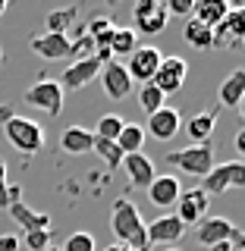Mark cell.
Wrapping results in <instances>:
<instances>
[{
  "instance_id": "cell-1",
  "label": "cell",
  "mask_w": 245,
  "mask_h": 251,
  "mask_svg": "<svg viewBox=\"0 0 245 251\" xmlns=\"http://www.w3.org/2000/svg\"><path fill=\"white\" fill-rule=\"evenodd\" d=\"M110 232L116 235V245L129 251H151L145 239V220L138 217V207L129 198L113 201V214H110Z\"/></svg>"
},
{
  "instance_id": "cell-2",
  "label": "cell",
  "mask_w": 245,
  "mask_h": 251,
  "mask_svg": "<svg viewBox=\"0 0 245 251\" xmlns=\"http://www.w3.org/2000/svg\"><path fill=\"white\" fill-rule=\"evenodd\" d=\"M3 132H6V141L22 154H38L44 151V126L28 120V116H10L3 123Z\"/></svg>"
},
{
  "instance_id": "cell-3",
  "label": "cell",
  "mask_w": 245,
  "mask_h": 251,
  "mask_svg": "<svg viewBox=\"0 0 245 251\" xmlns=\"http://www.w3.org/2000/svg\"><path fill=\"white\" fill-rule=\"evenodd\" d=\"M167 163L176 170H183L186 176L204 179L214 170V148L211 145H186L179 151H167Z\"/></svg>"
},
{
  "instance_id": "cell-4",
  "label": "cell",
  "mask_w": 245,
  "mask_h": 251,
  "mask_svg": "<svg viewBox=\"0 0 245 251\" xmlns=\"http://www.w3.org/2000/svg\"><path fill=\"white\" fill-rule=\"evenodd\" d=\"M22 100H26L31 110L44 113V116H60V110H63V85L54 82V78H41V82H35L31 88H26Z\"/></svg>"
},
{
  "instance_id": "cell-5",
  "label": "cell",
  "mask_w": 245,
  "mask_h": 251,
  "mask_svg": "<svg viewBox=\"0 0 245 251\" xmlns=\"http://www.w3.org/2000/svg\"><path fill=\"white\" fill-rule=\"evenodd\" d=\"M195 239L201 242L204 248H211V245H217V242H233V245H245V235L242 229L233 223V220H226V217H204L198 226H195Z\"/></svg>"
},
{
  "instance_id": "cell-6",
  "label": "cell",
  "mask_w": 245,
  "mask_h": 251,
  "mask_svg": "<svg viewBox=\"0 0 245 251\" xmlns=\"http://www.w3.org/2000/svg\"><path fill=\"white\" fill-rule=\"evenodd\" d=\"M245 185V163L242 160H230V163H214V170L201 179V192L208 195H223L230 188H242Z\"/></svg>"
},
{
  "instance_id": "cell-7",
  "label": "cell",
  "mask_w": 245,
  "mask_h": 251,
  "mask_svg": "<svg viewBox=\"0 0 245 251\" xmlns=\"http://www.w3.org/2000/svg\"><path fill=\"white\" fill-rule=\"evenodd\" d=\"M186 75H189V63L183 57H161V66H157L151 85L163 98H170V94H176L186 85Z\"/></svg>"
},
{
  "instance_id": "cell-8",
  "label": "cell",
  "mask_w": 245,
  "mask_h": 251,
  "mask_svg": "<svg viewBox=\"0 0 245 251\" xmlns=\"http://www.w3.org/2000/svg\"><path fill=\"white\" fill-rule=\"evenodd\" d=\"M176 217L183 226H198L204 217H208V207H211V198L201 192V188H189V192H179V198H176Z\"/></svg>"
},
{
  "instance_id": "cell-9",
  "label": "cell",
  "mask_w": 245,
  "mask_h": 251,
  "mask_svg": "<svg viewBox=\"0 0 245 251\" xmlns=\"http://www.w3.org/2000/svg\"><path fill=\"white\" fill-rule=\"evenodd\" d=\"M132 19H136V28L141 35H161V31L167 28L170 16H167L163 0H141V3H136V10H132Z\"/></svg>"
},
{
  "instance_id": "cell-10",
  "label": "cell",
  "mask_w": 245,
  "mask_h": 251,
  "mask_svg": "<svg viewBox=\"0 0 245 251\" xmlns=\"http://www.w3.org/2000/svg\"><path fill=\"white\" fill-rule=\"evenodd\" d=\"M157 66H161V50H157L154 44H145V47H136V50L129 53V63H126V73H129L132 85L141 82L148 85L157 73Z\"/></svg>"
},
{
  "instance_id": "cell-11",
  "label": "cell",
  "mask_w": 245,
  "mask_h": 251,
  "mask_svg": "<svg viewBox=\"0 0 245 251\" xmlns=\"http://www.w3.org/2000/svg\"><path fill=\"white\" fill-rule=\"evenodd\" d=\"M245 41V10L230 6V13L214 25V47H239Z\"/></svg>"
},
{
  "instance_id": "cell-12",
  "label": "cell",
  "mask_w": 245,
  "mask_h": 251,
  "mask_svg": "<svg viewBox=\"0 0 245 251\" xmlns=\"http://www.w3.org/2000/svg\"><path fill=\"white\" fill-rule=\"evenodd\" d=\"M101 88H104V94L110 100H126L132 94V78L129 73H126V66L120 60H110L101 66Z\"/></svg>"
},
{
  "instance_id": "cell-13",
  "label": "cell",
  "mask_w": 245,
  "mask_h": 251,
  "mask_svg": "<svg viewBox=\"0 0 245 251\" xmlns=\"http://www.w3.org/2000/svg\"><path fill=\"white\" fill-rule=\"evenodd\" d=\"M186 235V226L179 223L173 214H163V217H157L151 220V223H145V239H148V245H170V248H176V242Z\"/></svg>"
},
{
  "instance_id": "cell-14",
  "label": "cell",
  "mask_w": 245,
  "mask_h": 251,
  "mask_svg": "<svg viewBox=\"0 0 245 251\" xmlns=\"http://www.w3.org/2000/svg\"><path fill=\"white\" fill-rule=\"evenodd\" d=\"M101 63L98 57H85V60H76V63H69L66 66V73H63V88H69V91H76V88H85V85H91L94 78L101 75Z\"/></svg>"
},
{
  "instance_id": "cell-15",
  "label": "cell",
  "mask_w": 245,
  "mask_h": 251,
  "mask_svg": "<svg viewBox=\"0 0 245 251\" xmlns=\"http://www.w3.org/2000/svg\"><path fill=\"white\" fill-rule=\"evenodd\" d=\"M31 53H38L44 60H69L73 57V44H69V35L44 31V35L31 38Z\"/></svg>"
},
{
  "instance_id": "cell-16",
  "label": "cell",
  "mask_w": 245,
  "mask_h": 251,
  "mask_svg": "<svg viewBox=\"0 0 245 251\" xmlns=\"http://www.w3.org/2000/svg\"><path fill=\"white\" fill-rule=\"evenodd\" d=\"M148 135L157 138V141H170L176 135L179 129H183V120H179V110L176 107H161L157 113L148 116Z\"/></svg>"
},
{
  "instance_id": "cell-17",
  "label": "cell",
  "mask_w": 245,
  "mask_h": 251,
  "mask_svg": "<svg viewBox=\"0 0 245 251\" xmlns=\"http://www.w3.org/2000/svg\"><path fill=\"white\" fill-rule=\"evenodd\" d=\"M179 192H183V185H179V176H173V173H167V176H154V182L148 185V201L154 204V207L167 210L176 204Z\"/></svg>"
},
{
  "instance_id": "cell-18",
  "label": "cell",
  "mask_w": 245,
  "mask_h": 251,
  "mask_svg": "<svg viewBox=\"0 0 245 251\" xmlns=\"http://www.w3.org/2000/svg\"><path fill=\"white\" fill-rule=\"evenodd\" d=\"M120 167L126 170V176H129V182L136 185V188H148V185L154 182V176H157L151 157H145L141 151H138V154H126Z\"/></svg>"
},
{
  "instance_id": "cell-19",
  "label": "cell",
  "mask_w": 245,
  "mask_h": 251,
  "mask_svg": "<svg viewBox=\"0 0 245 251\" xmlns=\"http://www.w3.org/2000/svg\"><path fill=\"white\" fill-rule=\"evenodd\" d=\"M217 100L223 107H230V110H239L242 107V100H245V69H233V73L220 82Z\"/></svg>"
},
{
  "instance_id": "cell-20",
  "label": "cell",
  "mask_w": 245,
  "mask_h": 251,
  "mask_svg": "<svg viewBox=\"0 0 245 251\" xmlns=\"http://www.w3.org/2000/svg\"><path fill=\"white\" fill-rule=\"evenodd\" d=\"M6 214H10L26 232H35V229H47V232H51V217H47V214H38V210H31L26 201H10Z\"/></svg>"
},
{
  "instance_id": "cell-21",
  "label": "cell",
  "mask_w": 245,
  "mask_h": 251,
  "mask_svg": "<svg viewBox=\"0 0 245 251\" xmlns=\"http://www.w3.org/2000/svg\"><path fill=\"white\" fill-rule=\"evenodd\" d=\"M91 145H94V135L88 129H82V126H69V129H63V135H60V151L73 154V157L91 154Z\"/></svg>"
},
{
  "instance_id": "cell-22",
  "label": "cell",
  "mask_w": 245,
  "mask_h": 251,
  "mask_svg": "<svg viewBox=\"0 0 245 251\" xmlns=\"http://www.w3.org/2000/svg\"><path fill=\"white\" fill-rule=\"evenodd\" d=\"M214 126H217V113H214V110L195 113L192 120L186 123V132H189V138H192V145H208L211 135H214Z\"/></svg>"
},
{
  "instance_id": "cell-23",
  "label": "cell",
  "mask_w": 245,
  "mask_h": 251,
  "mask_svg": "<svg viewBox=\"0 0 245 251\" xmlns=\"http://www.w3.org/2000/svg\"><path fill=\"white\" fill-rule=\"evenodd\" d=\"M226 13H230V3H226V0H198V3H192V19L204 22L208 28H214Z\"/></svg>"
},
{
  "instance_id": "cell-24",
  "label": "cell",
  "mask_w": 245,
  "mask_h": 251,
  "mask_svg": "<svg viewBox=\"0 0 245 251\" xmlns=\"http://www.w3.org/2000/svg\"><path fill=\"white\" fill-rule=\"evenodd\" d=\"M183 38H186V44L195 47V50H211V47H214V28H208L204 22L192 19V16H189L186 25H183Z\"/></svg>"
},
{
  "instance_id": "cell-25",
  "label": "cell",
  "mask_w": 245,
  "mask_h": 251,
  "mask_svg": "<svg viewBox=\"0 0 245 251\" xmlns=\"http://www.w3.org/2000/svg\"><path fill=\"white\" fill-rule=\"evenodd\" d=\"M141 145H145V126L138 123H126L123 132L116 135V148H120L123 154H138Z\"/></svg>"
},
{
  "instance_id": "cell-26",
  "label": "cell",
  "mask_w": 245,
  "mask_h": 251,
  "mask_svg": "<svg viewBox=\"0 0 245 251\" xmlns=\"http://www.w3.org/2000/svg\"><path fill=\"white\" fill-rule=\"evenodd\" d=\"M136 47H138V44H136V31H132V28H120V25L113 28V35H110V44H107V50H110V57H113V60L129 57Z\"/></svg>"
},
{
  "instance_id": "cell-27",
  "label": "cell",
  "mask_w": 245,
  "mask_h": 251,
  "mask_svg": "<svg viewBox=\"0 0 245 251\" xmlns=\"http://www.w3.org/2000/svg\"><path fill=\"white\" fill-rule=\"evenodd\" d=\"M91 151L101 157V160L107 163L110 170H120V163H123V151L116 148V141H107V138H94V145H91Z\"/></svg>"
},
{
  "instance_id": "cell-28",
  "label": "cell",
  "mask_w": 245,
  "mask_h": 251,
  "mask_svg": "<svg viewBox=\"0 0 245 251\" xmlns=\"http://www.w3.org/2000/svg\"><path fill=\"white\" fill-rule=\"evenodd\" d=\"M123 126H126V120H123V116H116V113H104V116L98 120V126H94V132H91V135H94V138L116 141V135L123 132Z\"/></svg>"
},
{
  "instance_id": "cell-29",
  "label": "cell",
  "mask_w": 245,
  "mask_h": 251,
  "mask_svg": "<svg viewBox=\"0 0 245 251\" xmlns=\"http://www.w3.org/2000/svg\"><path fill=\"white\" fill-rule=\"evenodd\" d=\"M138 107L145 110L148 116H151V113H157L161 107H167V98H163V94L157 91L151 82H148V85H141V88H138Z\"/></svg>"
},
{
  "instance_id": "cell-30",
  "label": "cell",
  "mask_w": 245,
  "mask_h": 251,
  "mask_svg": "<svg viewBox=\"0 0 245 251\" xmlns=\"http://www.w3.org/2000/svg\"><path fill=\"white\" fill-rule=\"evenodd\" d=\"M73 19H76V6H66V10H54V13H47V31H54V35H66V28L73 25Z\"/></svg>"
},
{
  "instance_id": "cell-31",
  "label": "cell",
  "mask_w": 245,
  "mask_h": 251,
  "mask_svg": "<svg viewBox=\"0 0 245 251\" xmlns=\"http://www.w3.org/2000/svg\"><path fill=\"white\" fill-rule=\"evenodd\" d=\"M60 251H98V245H94L91 232H73L66 242H63Z\"/></svg>"
},
{
  "instance_id": "cell-32",
  "label": "cell",
  "mask_w": 245,
  "mask_h": 251,
  "mask_svg": "<svg viewBox=\"0 0 245 251\" xmlns=\"http://www.w3.org/2000/svg\"><path fill=\"white\" fill-rule=\"evenodd\" d=\"M22 245H26L28 251H47V248H51V232H47V229L26 232V235H22Z\"/></svg>"
},
{
  "instance_id": "cell-33",
  "label": "cell",
  "mask_w": 245,
  "mask_h": 251,
  "mask_svg": "<svg viewBox=\"0 0 245 251\" xmlns=\"http://www.w3.org/2000/svg\"><path fill=\"white\" fill-rule=\"evenodd\" d=\"M167 6V16H192V0H170V3H163Z\"/></svg>"
},
{
  "instance_id": "cell-34",
  "label": "cell",
  "mask_w": 245,
  "mask_h": 251,
  "mask_svg": "<svg viewBox=\"0 0 245 251\" xmlns=\"http://www.w3.org/2000/svg\"><path fill=\"white\" fill-rule=\"evenodd\" d=\"M0 207H10V182H6V163L0 160Z\"/></svg>"
},
{
  "instance_id": "cell-35",
  "label": "cell",
  "mask_w": 245,
  "mask_h": 251,
  "mask_svg": "<svg viewBox=\"0 0 245 251\" xmlns=\"http://www.w3.org/2000/svg\"><path fill=\"white\" fill-rule=\"evenodd\" d=\"M0 251H19V235H0Z\"/></svg>"
},
{
  "instance_id": "cell-36",
  "label": "cell",
  "mask_w": 245,
  "mask_h": 251,
  "mask_svg": "<svg viewBox=\"0 0 245 251\" xmlns=\"http://www.w3.org/2000/svg\"><path fill=\"white\" fill-rule=\"evenodd\" d=\"M233 145H236V154H245V129L236 132V141H233Z\"/></svg>"
},
{
  "instance_id": "cell-37",
  "label": "cell",
  "mask_w": 245,
  "mask_h": 251,
  "mask_svg": "<svg viewBox=\"0 0 245 251\" xmlns=\"http://www.w3.org/2000/svg\"><path fill=\"white\" fill-rule=\"evenodd\" d=\"M239 245H233V242H217V245H211L208 251H236Z\"/></svg>"
},
{
  "instance_id": "cell-38",
  "label": "cell",
  "mask_w": 245,
  "mask_h": 251,
  "mask_svg": "<svg viewBox=\"0 0 245 251\" xmlns=\"http://www.w3.org/2000/svg\"><path fill=\"white\" fill-rule=\"evenodd\" d=\"M101 251H129V248H123V245H116V242H113V245H107V248H101Z\"/></svg>"
},
{
  "instance_id": "cell-39",
  "label": "cell",
  "mask_w": 245,
  "mask_h": 251,
  "mask_svg": "<svg viewBox=\"0 0 245 251\" xmlns=\"http://www.w3.org/2000/svg\"><path fill=\"white\" fill-rule=\"evenodd\" d=\"M3 13H6V0H0V19H3Z\"/></svg>"
},
{
  "instance_id": "cell-40",
  "label": "cell",
  "mask_w": 245,
  "mask_h": 251,
  "mask_svg": "<svg viewBox=\"0 0 245 251\" xmlns=\"http://www.w3.org/2000/svg\"><path fill=\"white\" fill-rule=\"evenodd\" d=\"M0 63H3V47H0Z\"/></svg>"
},
{
  "instance_id": "cell-41",
  "label": "cell",
  "mask_w": 245,
  "mask_h": 251,
  "mask_svg": "<svg viewBox=\"0 0 245 251\" xmlns=\"http://www.w3.org/2000/svg\"><path fill=\"white\" fill-rule=\"evenodd\" d=\"M47 251H60V248H54V245H51V248H47Z\"/></svg>"
},
{
  "instance_id": "cell-42",
  "label": "cell",
  "mask_w": 245,
  "mask_h": 251,
  "mask_svg": "<svg viewBox=\"0 0 245 251\" xmlns=\"http://www.w3.org/2000/svg\"><path fill=\"white\" fill-rule=\"evenodd\" d=\"M236 251H245V248H236Z\"/></svg>"
},
{
  "instance_id": "cell-43",
  "label": "cell",
  "mask_w": 245,
  "mask_h": 251,
  "mask_svg": "<svg viewBox=\"0 0 245 251\" xmlns=\"http://www.w3.org/2000/svg\"><path fill=\"white\" fill-rule=\"evenodd\" d=\"M170 251H179V248H170Z\"/></svg>"
}]
</instances>
